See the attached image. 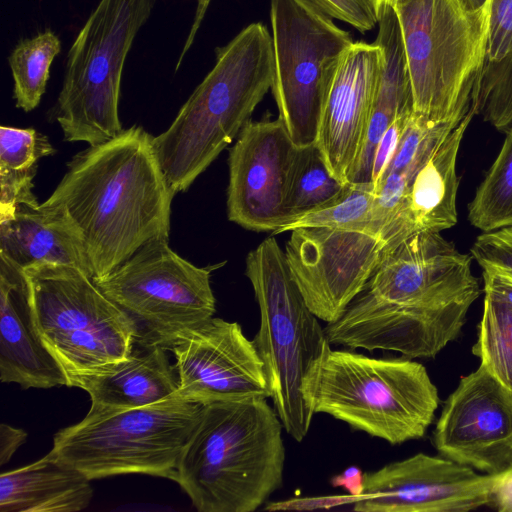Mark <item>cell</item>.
<instances>
[{
  "mask_svg": "<svg viewBox=\"0 0 512 512\" xmlns=\"http://www.w3.org/2000/svg\"><path fill=\"white\" fill-rule=\"evenodd\" d=\"M463 5L471 11H477L485 8L490 0H460Z\"/></svg>",
  "mask_w": 512,
  "mask_h": 512,
  "instance_id": "cell-41",
  "label": "cell"
},
{
  "mask_svg": "<svg viewBox=\"0 0 512 512\" xmlns=\"http://www.w3.org/2000/svg\"><path fill=\"white\" fill-rule=\"evenodd\" d=\"M432 442L445 458L504 473L512 466V392L479 365L445 400Z\"/></svg>",
  "mask_w": 512,
  "mask_h": 512,
  "instance_id": "cell-15",
  "label": "cell"
},
{
  "mask_svg": "<svg viewBox=\"0 0 512 512\" xmlns=\"http://www.w3.org/2000/svg\"><path fill=\"white\" fill-rule=\"evenodd\" d=\"M346 184L331 172L317 143L297 147L285 201L286 224L332 201Z\"/></svg>",
  "mask_w": 512,
  "mask_h": 512,
  "instance_id": "cell-26",
  "label": "cell"
},
{
  "mask_svg": "<svg viewBox=\"0 0 512 512\" xmlns=\"http://www.w3.org/2000/svg\"><path fill=\"white\" fill-rule=\"evenodd\" d=\"M210 2H211V0H197L196 11H195L194 19L192 22V26H191L189 34L186 38L184 47L180 53L179 59L176 63L175 71H178V69L181 66V63L184 59V56L186 55V53L192 46L195 36L198 32V29L200 28V25H201V23L205 17V14L207 12V9L210 5Z\"/></svg>",
  "mask_w": 512,
  "mask_h": 512,
  "instance_id": "cell-40",
  "label": "cell"
},
{
  "mask_svg": "<svg viewBox=\"0 0 512 512\" xmlns=\"http://www.w3.org/2000/svg\"><path fill=\"white\" fill-rule=\"evenodd\" d=\"M61 51V41L51 30L23 39L11 51L8 63L13 77L17 108L30 112L45 93L50 67Z\"/></svg>",
  "mask_w": 512,
  "mask_h": 512,
  "instance_id": "cell-27",
  "label": "cell"
},
{
  "mask_svg": "<svg viewBox=\"0 0 512 512\" xmlns=\"http://www.w3.org/2000/svg\"><path fill=\"white\" fill-rule=\"evenodd\" d=\"M0 256L22 269L49 262L75 266L93 278L75 225L63 211L42 203L21 204L0 220Z\"/></svg>",
  "mask_w": 512,
  "mask_h": 512,
  "instance_id": "cell-21",
  "label": "cell"
},
{
  "mask_svg": "<svg viewBox=\"0 0 512 512\" xmlns=\"http://www.w3.org/2000/svg\"><path fill=\"white\" fill-rule=\"evenodd\" d=\"M92 497L91 479L51 451L0 476L1 512H76Z\"/></svg>",
  "mask_w": 512,
  "mask_h": 512,
  "instance_id": "cell-24",
  "label": "cell"
},
{
  "mask_svg": "<svg viewBox=\"0 0 512 512\" xmlns=\"http://www.w3.org/2000/svg\"><path fill=\"white\" fill-rule=\"evenodd\" d=\"M375 44L382 53V66L364 145L352 182H371L374 153L381 137L403 114L413 112L410 77L398 17L393 6L378 11Z\"/></svg>",
  "mask_w": 512,
  "mask_h": 512,
  "instance_id": "cell-23",
  "label": "cell"
},
{
  "mask_svg": "<svg viewBox=\"0 0 512 512\" xmlns=\"http://www.w3.org/2000/svg\"><path fill=\"white\" fill-rule=\"evenodd\" d=\"M475 116L471 108L417 173L408 194L380 238L390 249L419 232H442L458 220L456 163L464 134Z\"/></svg>",
  "mask_w": 512,
  "mask_h": 512,
  "instance_id": "cell-20",
  "label": "cell"
},
{
  "mask_svg": "<svg viewBox=\"0 0 512 512\" xmlns=\"http://www.w3.org/2000/svg\"><path fill=\"white\" fill-rule=\"evenodd\" d=\"M412 114L413 112H410L398 117L385 131L379 143L377 144L373 157L371 174V182L375 186L376 190L383 180L386 171L394 158V155L398 149Z\"/></svg>",
  "mask_w": 512,
  "mask_h": 512,
  "instance_id": "cell-35",
  "label": "cell"
},
{
  "mask_svg": "<svg viewBox=\"0 0 512 512\" xmlns=\"http://www.w3.org/2000/svg\"><path fill=\"white\" fill-rule=\"evenodd\" d=\"M332 19L345 22L361 33L378 24L374 0H310Z\"/></svg>",
  "mask_w": 512,
  "mask_h": 512,
  "instance_id": "cell-34",
  "label": "cell"
},
{
  "mask_svg": "<svg viewBox=\"0 0 512 512\" xmlns=\"http://www.w3.org/2000/svg\"><path fill=\"white\" fill-rule=\"evenodd\" d=\"M171 350L178 397L201 404L269 398L264 364L237 322L213 317Z\"/></svg>",
  "mask_w": 512,
  "mask_h": 512,
  "instance_id": "cell-17",
  "label": "cell"
},
{
  "mask_svg": "<svg viewBox=\"0 0 512 512\" xmlns=\"http://www.w3.org/2000/svg\"><path fill=\"white\" fill-rule=\"evenodd\" d=\"M26 438L27 433L23 429L5 423L0 425V464L2 466L11 459Z\"/></svg>",
  "mask_w": 512,
  "mask_h": 512,
  "instance_id": "cell-37",
  "label": "cell"
},
{
  "mask_svg": "<svg viewBox=\"0 0 512 512\" xmlns=\"http://www.w3.org/2000/svg\"><path fill=\"white\" fill-rule=\"evenodd\" d=\"M472 353L512 392V304L484 292L483 313Z\"/></svg>",
  "mask_w": 512,
  "mask_h": 512,
  "instance_id": "cell-30",
  "label": "cell"
},
{
  "mask_svg": "<svg viewBox=\"0 0 512 512\" xmlns=\"http://www.w3.org/2000/svg\"><path fill=\"white\" fill-rule=\"evenodd\" d=\"M24 271L37 331L67 386L130 356L136 326L91 276L75 266L49 262Z\"/></svg>",
  "mask_w": 512,
  "mask_h": 512,
  "instance_id": "cell-9",
  "label": "cell"
},
{
  "mask_svg": "<svg viewBox=\"0 0 512 512\" xmlns=\"http://www.w3.org/2000/svg\"><path fill=\"white\" fill-rule=\"evenodd\" d=\"M202 407L178 396L137 408L90 407L54 435L51 452L91 480L125 474L173 480Z\"/></svg>",
  "mask_w": 512,
  "mask_h": 512,
  "instance_id": "cell-8",
  "label": "cell"
},
{
  "mask_svg": "<svg viewBox=\"0 0 512 512\" xmlns=\"http://www.w3.org/2000/svg\"><path fill=\"white\" fill-rule=\"evenodd\" d=\"M290 232L285 255L291 276L310 310L332 323L372 276L385 244L361 231L305 227Z\"/></svg>",
  "mask_w": 512,
  "mask_h": 512,
  "instance_id": "cell-13",
  "label": "cell"
},
{
  "mask_svg": "<svg viewBox=\"0 0 512 512\" xmlns=\"http://www.w3.org/2000/svg\"><path fill=\"white\" fill-rule=\"evenodd\" d=\"M491 506L500 512H512V466L501 474Z\"/></svg>",
  "mask_w": 512,
  "mask_h": 512,
  "instance_id": "cell-39",
  "label": "cell"
},
{
  "mask_svg": "<svg viewBox=\"0 0 512 512\" xmlns=\"http://www.w3.org/2000/svg\"><path fill=\"white\" fill-rule=\"evenodd\" d=\"M468 220L482 232L512 225V126L468 205Z\"/></svg>",
  "mask_w": 512,
  "mask_h": 512,
  "instance_id": "cell-28",
  "label": "cell"
},
{
  "mask_svg": "<svg viewBox=\"0 0 512 512\" xmlns=\"http://www.w3.org/2000/svg\"><path fill=\"white\" fill-rule=\"evenodd\" d=\"M215 55L213 68L169 128L153 137L159 163L176 193L186 191L212 164L271 90L272 37L262 23L249 24L217 47Z\"/></svg>",
  "mask_w": 512,
  "mask_h": 512,
  "instance_id": "cell-3",
  "label": "cell"
},
{
  "mask_svg": "<svg viewBox=\"0 0 512 512\" xmlns=\"http://www.w3.org/2000/svg\"><path fill=\"white\" fill-rule=\"evenodd\" d=\"M397 1L398 0H374L375 6L377 9V13L381 7H383L385 5L393 6Z\"/></svg>",
  "mask_w": 512,
  "mask_h": 512,
  "instance_id": "cell-42",
  "label": "cell"
},
{
  "mask_svg": "<svg viewBox=\"0 0 512 512\" xmlns=\"http://www.w3.org/2000/svg\"><path fill=\"white\" fill-rule=\"evenodd\" d=\"M98 373L82 377L73 387L85 390L95 409L143 407L177 396L178 379L167 349L143 347Z\"/></svg>",
  "mask_w": 512,
  "mask_h": 512,
  "instance_id": "cell-22",
  "label": "cell"
},
{
  "mask_svg": "<svg viewBox=\"0 0 512 512\" xmlns=\"http://www.w3.org/2000/svg\"><path fill=\"white\" fill-rule=\"evenodd\" d=\"M296 150L279 118L244 125L229 153L230 221L273 234L286 224L285 201Z\"/></svg>",
  "mask_w": 512,
  "mask_h": 512,
  "instance_id": "cell-16",
  "label": "cell"
},
{
  "mask_svg": "<svg viewBox=\"0 0 512 512\" xmlns=\"http://www.w3.org/2000/svg\"><path fill=\"white\" fill-rule=\"evenodd\" d=\"M308 409L391 445L425 436L439 406L427 369L410 358H373L328 342L302 384Z\"/></svg>",
  "mask_w": 512,
  "mask_h": 512,
  "instance_id": "cell-4",
  "label": "cell"
},
{
  "mask_svg": "<svg viewBox=\"0 0 512 512\" xmlns=\"http://www.w3.org/2000/svg\"><path fill=\"white\" fill-rule=\"evenodd\" d=\"M375 197L376 189L372 182H349L335 199L294 218L274 235L305 227L361 231L375 235Z\"/></svg>",
  "mask_w": 512,
  "mask_h": 512,
  "instance_id": "cell-29",
  "label": "cell"
},
{
  "mask_svg": "<svg viewBox=\"0 0 512 512\" xmlns=\"http://www.w3.org/2000/svg\"><path fill=\"white\" fill-rule=\"evenodd\" d=\"M0 380L22 389L67 386V378L43 343L33 316L24 269L0 256Z\"/></svg>",
  "mask_w": 512,
  "mask_h": 512,
  "instance_id": "cell-19",
  "label": "cell"
},
{
  "mask_svg": "<svg viewBox=\"0 0 512 512\" xmlns=\"http://www.w3.org/2000/svg\"><path fill=\"white\" fill-rule=\"evenodd\" d=\"M330 484L334 488H342L349 495L358 498L364 490V472L357 466H350L341 473L332 476Z\"/></svg>",
  "mask_w": 512,
  "mask_h": 512,
  "instance_id": "cell-38",
  "label": "cell"
},
{
  "mask_svg": "<svg viewBox=\"0 0 512 512\" xmlns=\"http://www.w3.org/2000/svg\"><path fill=\"white\" fill-rule=\"evenodd\" d=\"M169 240H153L113 271L93 278L134 322L142 347L172 349L176 342L213 318L211 273L224 263L198 267L179 256Z\"/></svg>",
  "mask_w": 512,
  "mask_h": 512,
  "instance_id": "cell-11",
  "label": "cell"
},
{
  "mask_svg": "<svg viewBox=\"0 0 512 512\" xmlns=\"http://www.w3.org/2000/svg\"><path fill=\"white\" fill-rule=\"evenodd\" d=\"M512 48V0H490L485 62L501 60Z\"/></svg>",
  "mask_w": 512,
  "mask_h": 512,
  "instance_id": "cell-33",
  "label": "cell"
},
{
  "mask_svg": "<svg viewBox=\"0 0 512 512\" xmlns=\"http://www.w3.org/2000/svg\"><path fill=\"white\" fill-rule=\"evenodd\" d=\"M381 66L377 44L353 42L341 57L324 101L316 143L331 172L343 183L353 180Z\"/></svg>",
  "mask_w": 512,
  "mask_h": 512,
  "instance_id": "cell-18",
  "label": "cell"
},
{
  "mask_svg": "<svg viewBox=\"0 0 512 512\" xmlns=\"http://www.w3.org/2000/svg\"><path fill=\"white\" fill-rule=\"evenodd\" d=\"M470 252L482 269H496L512 276V225L482 232Z\"/></svg>",
  "mask_w": 512,
  "mask_h": 512,
  "instance_id": "cell-32",
  "label": "cell"
},
{
  "mask_svg": "<svg viewBox=\"0 0 512 512\" xmlns=\"http://www.w3.org/2000/svg\"><path fill=\"white\" fill-rule=\"evenodd\" d=\"M157 0H100L70 46L53 114L65 141L89 146L123 130L121 79L128 53Z\"/></svg>",
  "mask_w": 512,
  "mask_h": 512,
  "instance_id": "cell-10",
  "label": "cell"
},
{
  "mask_svg": "<svg viewBox=\"0 0 512 512\" xmlns=\"http://www.w3.org/2000/svg\"><path fill=\"white\" fill-rule=\"evenodd\" d=\"M501 477L443 456L417 453L364 472L357 512H468L491 506Z\"/></svg>",
  "mask_w": 512,
  "mask_h": 512,
  "instance_id": "cell-14",
  "label": "cell"
},
{
  "mask_svg": "<svg viewBox=\"0 0 512 512\" xmlns=\"http://www.w3.org/2000/svg\"><path fill=\"white\" fill-rule=\"evenodd\" d=\"M482 270L483 291L512 304V276L496 269Z\"/></svg>",
  "mask_w": 512,
  "mask_h": 512,
  "instance_id": "cell-36",
  "label": "cell"
},
{
  "mask_svg": "<svg viewBox=\"0 0 512 512\" xmlns=\"http://www.w3.org/2000/svg\"><path fill=\"white\" fill-rule=\"evenodd\" d=\"M471 108L499 131L512 126V48L501 60L484 63Z\"/></svg>",
  "mask_w": 512,
  "mask_h": 512,
  "instance_id": "cell-31",
  "label": "cell"
},
{
  "mask_svg": "<svg viewBox=\"0 0 512 512\" xmlns=\"http://www.w3.org/2000/svg\"><path fill=\"white\" fill-rule=\"evenodd\" d=\"M271 92L293 143L317 142L324 101L351 35L310 0H271Z\"/></svg>",
  "mask_w": 512,
  "mask_h": 512,
  "instance_id": "cell-12",
  "label": "cell"
},
{
  "mask_svg": "<svg viewBox=\"0 0 512 512\" xmlns=\"http://www.w3.org/2000/svg\"><path fill=\"white\" fill-rule=\"evenodd\" d=\"M56 152L49 139L33 128H0V220L21 204L40 205L33 193L37 162Z\"/></svg>",
  "mask_w": 512,
  "mask_h": 512,
  "instance_id": "cell-25",
  "label": "cell"
},
{
  "mask_svg": "<svg viewBox=\"0 0 512 512\" xmlns=\"http://www.w3.org/2000/svg\"><path fill=\"white\" fill-rule=\"evenodd\" d=\"M472 256L440 232H419L384 250L346 312L375 314L406 339H425L461 327L480 296Z\"/></svg>",
  "mask_w": 512,
  "mask_h": 512,
  "instance_id": "cell-5",
  "label": "cell"
},
{
  "mask_svg": "<svg viewBox=\"0 0 512 512\" xmlns=\"http://www.w3.org/2000/svg\"><path fill=\"white\" fill-rule=\"evenodd\" d=\"M176 192L141 126L89 146L42 204L63 211L78 230L93 278H100L153 240H169Z\"/></svg>",
  "mask_w": 512,
  "mask_h": 512,
  "instance_id": "cell-1",
  "label": "cell"
},
{
  "mask_svg": "<svg viewBox=\"0 0 512 512\" xmlns=\"http://www.w3.org/2000/svg\"><path fill=\"white\" fill-rule=\"evenodd\" d=\"M413 112L457 126L471 109L486 59L489 4L468 10L460 0H398Z\"/></svg>",
  "mask_w": 512,
  "mask_h": 512,
  "instance_id": "cell-6",
  "label": "cell"
},
{
  "mask_svg": "<svg viewBox=\"0 0 512 512\" xmlns=\"http://www.w3.org/2000/svg\"><path fill=\"white\" fill-rule=\"evenodd\" d=\"M268 398L203 404L173 481L200 512H254L283 484V424Z\"/></svg>",
  "mask_w": 512,
  "mask_h": 512,
  "instance_id": "cell-2",
  "label": "cell"
},
{
  "mask_svg": "<svg viewBox=\"0 0 512 512\" xmlns=\"http://www.w3.org/2000/svg\"><path fill=\"white\" fill-rule=\"evenodd\" d=\"M245 274L260 311V326L252 341L264 364L269 398L284 431L301 442L314 415L303 397V380L328 340L273 236L248 253Z\"/></svg>",
  "mask_w": 512,
  "mask_h": 512,
  "instance_id": "cell-7",
  "label": "cell"
}]
</instances>
